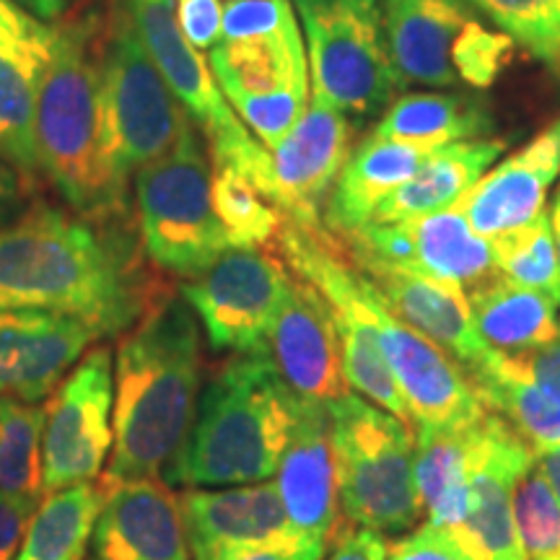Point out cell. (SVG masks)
Segmentation results:
<instances>
[{"instance_id": "obj_13", "label": "cell", "mask_w": 560, "mask_h": 560, "mask_svg": "<svg viewBox=\"0 0 560 560\" xmlns=\"http://www.w3.org/2000/svg\"><path fill=\"white\" fill-rule=\"evenodd\" d=\"M350 120L332 104L312 96L301 120L276 149H270V177L265 198L285 221L322 229L327 200L353 151Z\"/></svg>"}, {"instance_id": "obj_46", "label": "cell", "mask_w": 560, "mask_h": 560, "mask_svg": "<svg viewBox=\"0 0 560 560\" xmlns=\"http://www.w3.org/2000/svg\"><path fill=\"white\" fill-rule=\"evenodd\" d=\"M37 506L0 495V560H16L24 532Z\"/></svg>"}, {"instance_id": "obj_24", "label": "cell", "mask_w": 560, "mask_h": 560, "mask_svg": "<svg viewBox=\"0 0 560 560\" xmlns=\"http://www.w3.org/2000/svg\"><path fill=\"white\" fill-rule=\"evenodd\" d=\"M208 66L223 96H262L278 91L312 94L310 58L299 19L283 30L249 39H221Z\"/></svg>"}, {"instance_id": "obj_51", "label": "cell", "mask_w": 560, "mask_h": 560, "mask_svg": "<svg viewBox=\"0 0 560 560\" xmlns=\"http://www.w3.org/2000/svg\"><path fill=\"white\" fill-rule=\"evenodd\" d=\"M91 560H94V558H91Z\"/></svg>"}, {"instance_id": "obj_10", "label": "cell", "mask_w": 560, "mask_h": 560, "mask_svg": "<svg viewBox=\"0 0 560 560\" xmlns=\"http://www.w3.org/2000/svg\"><path fill=\"white\" fill-rule=\"evenodd\" d=\"M115 361L109 348H91L45 400V495L94 482L115 444Z\"/></svg>"}, {"instance_id": "obj_41", "label": "cell", "mask_w": 560, "mask_h": 560, "mask_svg": "<svg viewBox=\"0 0 560 560\" xmlns=\"http://www.w3.org/2000/svg\"><path fill=\"white\" fill-rule=\"evenodd\" d=\"M179 32L195 50H213L221 42V0H174Z\"/></svg>"}, {"instance_id": "obj_7", "label": "cell", "mask_w": 560, "mask_h": 560, "mask_svg": "<svg viewBox=\"0 0 560 560\" xmlns=\"http://www.w3.org/2000/svg\"><path fill=\"white\" fill-rule=\"evenodd\" d=\"M310 58L312 96L348 120H366L400 89L392 68L384 0H291Z\"/></svg>"}, {"instance_id": "obj_31", "label": "cell", "mask_w": 560, "mask_h": 560, "mask_svg": "<svg viewBox=\"0 0 560 560\" xmlns=\"http://www.w3.org/2000/svg\"><path fill=\"white\" fill-rule=\"evenodd\" d=\"M478 389L482 405L499 412L532 452L560 444V395L545 392L535 384L516 380L488 359L467 371Z\"/></svg>"}, {"instance_id": "obj_6", "label": "cell", "mask_w": 560, "mask_h": 560, "mask_svg": "<svg viewBox=\"0 0 560 560\" xmlns=\"http://www.w3.org/2000/svg\"><path fill=\"white\" fill-rule=\"evenodd\" d=\"M100 75L115 164L122 177L132 179L177 149L195 120L145 50L130 0L115 5L100 39Z\"/></svg>"}, {"instance_id": "obj_49", "label": "cell", "mask_w": 560, "mask_h": 560, "mask_svg": "<svg viewBox=\"0 0 560 560\" xmlns=\"http://www.w3.org/2000/svg\"><path fill=\"white\" fill-rule=\"evenodd\" d=\"M535 465H537V470L545 475V480L550 482L552 493H556L560 501V444L535 452Z\"/></svg>"}, {"instance_id": "obj_47", "label": "cell", "mask_w": 560, "mask_h": 560, "mask_svg": "<svg viewBox=\"0 0 560 560\" xmlns=\"http://www.w3.org/2000/svg\"><path fill=\"white\" fill-rule=\"evenodd\" d=\"M9 3L24 11L26 16L42 21V24H52V21L68 16L79 5V0H9Z\"/></svg>"}, {"instance_id": "obj_38", "label": "cell", "mask_w": 560, "mask_h": 560, "mask_svg": "<svg viewBox=\"0 0 560 560\" xmlns=\"http://www.w3.org/2000/svg\"><path fill=\"white\" fill-rule=\"evenodd\" d=\"M310 100L312 94L304 91H278L262 96H234L229 104L236 117L249 125L252 136L270 151L296 128L301 115L310 107Z\"/></svg>"}, {"instance_id": "obj_27", "label": "cell", "mask_w": 560, "mask_h": 560, "mask_svg": "<svg viewBox=\"0 0 560 560\" xmlns=\"http://www.w3.org/2000/svg\"><path fill=\"white\" fill-rule=\"evenodd\" d=\"M480 420L454 429H416V482L431 527L450 532L467 516Z\"/></svg>"}, {"instance_id": "obj_4", "label": "cell", "mask_w": 560, "mask_h": 560, "mask_svg": "<svg viewBox=\"0 0 560 560\" xmlns=\"http://www.w3.org/2000/svg\"><path fill=\"white\" fill-rule=\"evenodd\" d=\"M301 400L291 395L268 350L231 353L202 384L185 444L164 470L170 486L229 488L278 472Z\"/></svg>"}, {"instance_id": "obj_39", "label": "cell", "mask_w": 560, "mask_h": 560, "mask_svg": "<svg viewBox=\"0 0 560 560\" xmlns=\"http://www.w3.org/2000/svg\"><path fill=\"white\" fill-rule=\"evenodd\" d=\"M296 21L291 0H229L223 9L221 39H249L283 30Z\"/></svg>"}, {"instance_id": "obj_18", "label": "cell", "mask_w": 560, "mask_h": 560, "mask_svg": "<svg viewBox=\"0 0 560 560\" xmlns=\"http://www.w3.org/2000/svg\"><path fill=\"white\" fill-rule=\"evenodd\" d=\"M102 488L91 535L94 560H192L185 511L170 482L136 478Z\"/></svg>"}, {"instance_id": "obj_3", "label": "cell", "mask_w": 560, "mask_h": 560, "mask_svg": "<svg viewBox=\"0 0 560 560\" xmlns=\"http://www.w3.org/2000/svg\"><path fill=\"white\" fill-rule=\"evenodd\" d=\"M37 166L81 219L117 226L128 219L130 179L112 153L91 24L55 30L37 100Z\"/></svg>"}, {"instance_id": "obj_37", "label": "cell", "mask_w": 560, "mask_h": 560, "mask_svg": "<svg viewBox=\"0 0 560 560\" xmlns=\"http://www.w3.org/2000/svg\"><path fill=\"white\" fill-rule=\"evenodd\" d=\"M514 52V39L486 21L470 19L452 47V66L459 83H467L475 91H488L511 66Z\"/></svg>"}, {"instance_id": "obj_20", "label": "cell", "mask_w": 560, "mask_h": 560, "mask_svg": "<svg viewBox=\"0 0 560 560\" xmlns=\"http://www.w3.org/2000/svg\"><path fill=\"white\" fill-rule=\"evenodd\" d=\"M560 177V117L537 132L520 151L482 174L459 202L475 234L495 240L527 226L545 213L550 187Z\"/></svg>"}, {"instance_id": "obj_16", "label": "cell", "mask_w": 560, "mask_h": 560, "mask_svg": "<svg viewBox=\"0 0 560 560\" xmlns=\"http://www.w3.org/2000/svg\"><path fill=\"white\" fill-rule=\"evenodd\" d=\"M276 486L291 527L304 540L330 550L342 532L355 527L342 514L338 452L327 405L301 402L296 429L276 472Z\"/></svg>"}, {"instance_id": "obj_28", "label": "cell", "mask_w": 560, "mask_h": 560, "mask_svg": "<svg viewBox=\"0 0 560 560\" xmlns=\"http://www.w3.org/2000/svg\"><path fill=\"white\" fill-rule=\"evenodd\" d=\"M475 330L495 353H522L560 335L558 306L540 291L524 289L501 272L467 291Z\"/></svg>"}, {"instance_id": "obj_30", "label": "cell", "mask_w": 560, "mask_h": 560, "mask_svg": "<svg viewBox=\"0 0 560 560\" xmlns=\"http://www.w3.org/2000/svg\"><path fill=\"white\" fill-rule=\"evenodd\" d=\"M104 503V488L81 482L39 501L16 560H83Z\"/></svg>"}, {"instance_id": "obj_22", "label": "cell", "mask_w": 560, "mask_h": 560, "mask_svg": "<svg viewBox=\"0 0 560 560\" xmlns=\"http://www.w3.org/2000/svg\"><path fill=\"white\" fill-rule=\"evenodd\" d=\"M470 19L465 0H384V30L400 89L457 86L452 47Z\"/></svg>"}, {"instance_id": "obj_1", "label": "cell", "mask_w": 560, "mask_h": 560, "mask_svg": "<svg viewBox=\"0 0 560 560\" xmlns=\"http://www.w3.org/2000/svg\"><path fill=\"white\" fill-rule=\"evenodd\" d=\"M115 229L102 231L73 210H24L0 229V312L70 314L102 338L136 325L145 314V280Z\"/></svg>"}, {"instance_id": "obj_2", "label": "cell", "mask_w": 560, "mask_h": 560, "mask_svg": "<svg viewBox=\"0 0 560 560\" xmlns=\"http://www.w3.org/2000/svg\"><path fill=\"white\" fill-rule=\"evenodd\" d=\"M200 325L185 299H164L117 348L115 444L104 486L159 478L185 444L202 392Z\"/></svg>"}, {"instance_id": "obj_11", "label": "cell", "mask_w": 560, "mask_h": 560, "mask_svg": "<svg viewBox=\"0 0 560 560\" xmlns=\"http://www.w3.org/2000/svg\"><path fill=\"white\" fill-rule=\"evenodd\" d=\"M289 280L278 252L229 247L198 276L182 280V299L215 353H247L265 346Z\"/></svg>"}, {"instance_id": "obj_14", "label": "cell", "mask_w": 560, "mask_h": 560, "mask_svg": "<svg viewBox=\"0 0 560 560\" xmlns=\"http://www.w3.org/2000/svg\"><path fill=\"white\" fill-rule=\"evenodd\" d=\"M335 240L397 268L459 285L465 293L499 272L493 244L475 234L459 208L400 223H366Z\"/></svg>"}, {"instance_id": "obj_44", "label": "cell", "mask_w": 560, "mask_h": 560, "mask_svg": "<svg viewBox=\"0 0 560 560\" xmlns=\"http://www.w3.org/2000/svg\"><path fill=\"white\" fill-rule=\"evenodd\" d=\"M387 537L363 527H350L332 542L325 560H387Z\"/></svg>"}, {"instance_id": "obj_34", "label": "cell", "mask_w": 560, "mask_h": 560, "mask_svg": "<svg viewBox=\"0 0 560 560\" xmlns=\"http://www.w3.org/2000/svg\"><path fill=\"white\" fill-rule=\"evenodd\" d=\"M560 83V0H465Z\"/></svg>"}, {"instance_id": "obj_9", "label": "cell", "mask_w": 560, "mask_h": 560, "mask_svg": "<svg viewBox=\"0 0 560 560\" xmlns=\"http://www.w3.org/2000/svg\"><path fill=\"white\" fill-rule=\"evenodd\" d=\"M130 11L164 81L206 132L210 161L240 170L262 192L270 174V151L244 128L215 83L208 60L179 32L174 0H130Z\"/></svg>"}, {"instance_id": "obj_26", "label": "cell", "mask_w": 560, "mask_h": 560, "mask_svg": "<svg viewBox=\"0 0 560 560\" xmlns=\"http://www.w3.org/2000/svg\"><path fill=\"white\" fill-rule=\"evenodd\" d=\"M506 151V140L482 138L433 151L429 161L397 192L376 208L369 223H400L457 208L482 174Z\"/></svg>"}, {"instance_id": "obj_17", "label": "cell", "mask_w": 560, "mask_h": 560, "mask_svg": "<svg viewBox=\"0 0 560 560\" xmlns=\"http://www.w3.org/2000/svg\"><path fill=\"white\" fill-rule=\"evenodd\" d=\"M102 335L79 317L42 310L0 312V397L39 405Z\"/></svg>"}, {"instance_id": "obj_23", "label": "cell", "mask_w": 560, "mask_h": 560, "mask_svg": "<svg viewBox=\"0 0 560 560\" xmlns=\"http://www.w3.org/2000/svg\"><path fill=\"white\" fill-rule=\"evenodd\" d=\"M433 151L429 145L402 143V140L371 136L350 151L330 200H327L322 226L332 236H346L366 226L376 208L397 192Z\"/></svg>"}, {"instance_id": "obj_19", "label": "cell", "mask_w": 560, "mask_h": 560, "mask_svg": "<svg viewBox=\"0 0 560 560\" xmlns=\"http://www.w3.org/2000/svg\"><path fill=\"white\" fill-rule=\"evenodd\" d=\"M342 247V244H340ZM346 249L350 262L361 270L371 289L380 293L395 317L425 335L467 371L488 359L490 348L475 330L470 301L459 285L429 278L423 272L397 268L366 252Z\"/></svg>"}, {"instance_id": "obj_15", "label": "cell", "mask_w": 560, "mask_h": 560, "mask_svg": "<svg viewBox=\"0 0 560 560\" xmlns=\"http://www.w3.org/2000/svg\"><path fill=\"white\" fill-rule=\"evenodd\" d=\"M265 350L296 400L332 405L350 395L342 371L340 335L330 306L314 285L293 272L265 335Z\"/></svg>"}, {"instance_id": "obj_8", "label": "cell", "mask_w": 560, "mask_h": 560, "mask_svg": "<svg viewBox=\"0 0 560 560\" xmlns=\"http://www.w3.org/2000/svg\"><path fill=\"white\" fill-rule=\"evenodd\" d=\"M140 240L159 270L198 276L226 252L229 236L210 200V164L198 130L136 174Z\"/></svg>"}, {"instance_id": "obj_50", "label": "cell", "mask_w": 560, "mask_h": 560, "mask_svg": "<svg viewBox=\"0 0 560 560\" xmlns=\"http://www.w3.org/2000/svg\"><path fill=\"white\" fill-rule=\"evenodd\" d=\"M550 229H552V242H556V252H558V262H560V187L558 192L552 195V206H550Z\"/></svg>"}, {"instance_id": "obj_42", "label": "cell", "mask_w": 560, "mask_h": 560, "mask_svg": "<svg viewBox=\"0 0 560 560\" xmlns=\"http://www.w3.org/2000/svg\"><path fill=\"white\" fill-rule=\"evenodd\" d=\"M387 560H467L465 552L457 548L450 532L431 527V524H420L402 535L400 540L389 548Z\"/></svg>"}, {"instance_id": "obj_48", "label": "cell", "mask_w": 560, "mask_h": 560, "mask_svg": "<svg viewBox=\"0 0 560 560\" xmlns=\"http://www.w3.org/2000/svg\"><path fill=\"white\" fill-rule=\"evenodd\" d=\"M37 24H42V21L26 16L24 11L9 3V0H0V39L19 37V34L32 32Z\"/></svg>"}, {"instance_id": "obj_12", "label": "cell", "mask_w": 560, "mask_h": 560, "mask_svg": "<svg viewBox=\"0 0 560 560\" xmlns=\"http://www.w3.org/2000/svg\"><path fill=\"white\" fill-rule=\"evenodd\" d=\"M535 465V452L503 420L488 410L480 420L470 478V509L450 537L467 560H527L514 520V490Z\"/></svg>"}, {"instance_id": "obj_35", "label": "cell", "mask_w": 560, "mask_h": 560, "mask_svg": "<svg viewBox=\"0 0 560 560\" xmlns=\"http://www.w3.org/2000/svg\"><path fill=\"white\" fill-rule=\"evenodd\" d=\"M490 244L495 270L503 278L545 293L560 310V262L548 213L537 215L527 226L495 236Z\"/></svg>"}, {"instance_id": "obj_45", "label": "cell", "mask_w": 560, "mask_h": 560, "mask_svg": "<svg viewBox=\"0 0 560 560\" xmlns=\"http://www.w3.org/2000/svg\"><path fill=\"white\" fill-rule=\"evenodd\" d=\"M327 548L310 540H296L285 545H260V548H234L215 552L206 560H325Z\"/></svg>"}, {"instance_id": "obj_36", "label": "cell", "mask_w": 560, "mask_h": 560, "mask_svg": "<svg viewBox=\"0 0 560 560\" xmlns=\"http://www.w3.org/2000/svg\"><path fill=\"white\" fill-rule=\"evenodd\" d=\"M514 520L527 560H560V501L532 465L514 490Z\"/></svg>"}, {"instance_id": "obj_32", "label": "cell", "mask_w": 560, "mask_h": 560, "mask_svg": "<svg viewBox=\"0 0 560 560\" xmlns=\"http://www.w3.org/2000/svg\"><path fill=\"white\" fill-rule=\"evenodd\" d=\"M45 405L0 397V495L39 506L45 499Z\"/></svg>"}, {"instance_id": "obj_21", "label": "cell", "mask_w": 560, "mask_h": 560, "mask_svg": "<svg viewBox=\"0 0 560 560\" xmlns=\"http://www.w3.org/2000/svg\"><path fill=\"white\" fill-rule=\"evenodd\" d=\"M179 501L192 560H206L234 548L304 540L285 516L276 480L229 488H187Z\"/></svg>"}, {"instance_id": "obj_40", "label": "cell", "mask_w": 560, "mask_h": 560, "mask_svg": "<svg viewBox=\"0 0 560 560\" xmlns=\"http://www.w3.org/2000/svg\"><path fill=\"white\" fill-rule=\"evenodd\" d=\"M490 361L506 374L516 376V380L560 395V335L548 346L522 350V353H495V350H490Z\"/></svg>"}, {"instance_id": "obj_29", "label": "cell", "mask_w": 560, "mask_h": 560, "mask_svg": "<svg viewBox=\"0 0 560 560\" xmlns=\"http://www.w3.org/2000/svg\"><path fill=\"white\" fill-rule=\"evenodd\" d=\"M493 130V115L478 96L452 94V91H416L389 104L382 120L376 122L374 136L444 149L465 140L490 138Z\"/></svg>"}, {"instance_id": "obj_25", "label": "cell", "mask_w": 560, "mask_h": 560, "mask_svg": "<svg viewBox=\"0 0 560 560\" xmlns=\"http://www.w3.org/2000/svg\"><path fill=\"white\" fill-rule=\"evenodd\" d=\"M55 26L37 24L19 37L0 39V156L30 177L37 166V100Z\"/></svg>"}, {"instance_id": "obj_43", "label": "cell", "mask_w": 560, "mask_h": 560, "mask_svg": "<svg viewBox=\"0 0 560 560\" xmlns=\"http://www.w3.org/2000/svg\"><path fill=\"white\" fill-rule=\"evenodd\" d=\"M32 192V177L16 164L0 156V229L9 226L26 210Z\"/></svg>"}, {"instance_id": "obj_33", "label": "cell", "mask_w": 560, "mask_h": 560, "mask_svg": "<svg viewBox=\"0 0 560 560\" xmlns=\"http://www.w3.org/2000/svg\"><path fill=\"white\" fill-rule=\"evenodd\" d=\"M210 200L231 247H265L283 229V213L240 170L210 161Z\"/></svg>"}, {"instance_id": "obj_5", "label": "cell", "mask_w": 560, "mask_h": 560, "mask_svg": "<svg viewBox=\"0 0 560 560\" xmlns=\"http://www.w3.org/2000/svg\"><path fill=\"white\" fill-rule=\"evenodd\" d=\"M327 410L346 520L384 537L410 535L425 516L416 482V433L353 392Z\"/></svg>"}]
</instances>
